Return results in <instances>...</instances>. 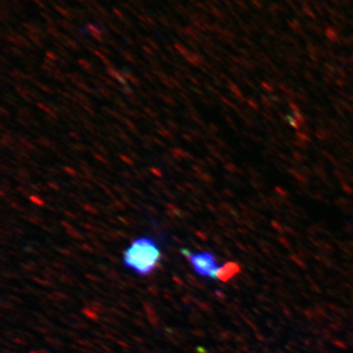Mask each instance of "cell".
<instances>
[{
	"label": "cell",
	"instance_id": "obj_1",
	"mask_svg": "<svg viewBox=\"0 0 353 353\" xmlns=\"http://www.w3.org/2000/svg\"><path fill=\"white\" fill-rule=\"evenodd\" d=\"M161 252L152 238L143 237L133 240L124 252V264L141 276H149L159 263Z\"/></svg>",
	"mask_w": 353,
	"mask_h": 353
},
{
	"label": "cell",
	"instance_id": "obj_2",
	"mask_svg": "<svg viewBox=\"0 0 353 353\" xmlns=\"http://www.w3.org/2000/svg\"><path fill=\"white\" fill-rule=\"evenodd\" d=\"M216 257L210 252H201V253L193 254L190 259V263L196 274L208 278H209L211 272L218 267L216 265Z\"/></svg>",
	"mask_w": 353,
	"mask_h": 353
},
{
	"label": "cell",
	"instance_id": "obj_3",
	"mask_svg": "<svg viewBox=\"0 0 353 353\" xmlns=\"http://www.w3.org/2000/svg\"><path fill=\"white\" fill-rule=\"evenodd\" d=\"M240 272V267L234 262H228L223 266L218 267L216 271V279L221 282H227L234 275Z\"/></svg>",
	"mask_w": 353,
	"mask_h": 353
},
{
	"label": "cell",
	"instance_id": "obj_4",
	"mask_svg": "<svg viewBox=\"0 0 353 353\" xmlns=\"http://www.w3.org/2000/svg\"><path fill=\"white\" fill-rule=\"evenodd\" d=\"M142 304H143L144 310H145L147 319H148V321H149V324L151 326H153V327H156V326H158V318L156 316L155 310H154V308L152 307V305L146 301H143Z\"/></svg>",
	"mask_w": 353,
	"mask_h": 353
},
{
	"label": "cell",
	"instance_id": "obj_5",
	"mask_svg": "<svg viewBox=\"0 0 353 353\" xmlns=\"http://www.w3.org/2000/svg\"><path fill=\"white\" fill-rule=\"evenodd\" d=\"M89 307L92 309V310H94L96 312L97 314H105L106 313V310L105 309H104V307H103V305H102V302H99V301H96V300H94V301H91L89 303Z\"/></svg>",
	"mask_w": 353,
	"mask_h": 353
},
{
	"label": "cell",
	"instance_id": "obj_6",
	"mask_svg": "<svg viewBox=\"0 0 353 353\" xmlns=\"http://www.w3.org/2000/svg\"><path fill=\"white\" fill-rule=\"evenodd\" d=\"M83 313L85 314L87 318L92 321H98V319H99L98 314H97L94 310H92L89 306H85V307L83 308Z\"/></svg>",
	"mask_w": 353,
	"mask_h": 353
},
{
	"label": "cell",
	"instance_id": "obj_7",
	"mask_svg": "<svg viewBox=\"0 0 353 353\" xmlns=\"http://www.w3.org/2000/svg\"><path fill=\"white\" fill-rule=\"evenodd\" d=\"M75 342H76V343H78L79 345H80V346H83V347L93 348V344H92L90 341L86 340V339H83V338H75Z\"/></svg>",
	"mask_w": 353,
	"mask_h": 353
},
{
	"label": "cell",
	"instance_id": "obj_8",
	"mask_svg": "<svg viewBox=\"0 0 353 353\" xmlns=\"http://www.w3.org/2000/svg\"><path fill=\"white\" fill-rule=\"evenodd\" d=\"M32 280L39 284L44 285V287H53V284L51 282V281H49V280H42V279H39L38 277H33Z\"/></svg>",
	"mask_w": 353,
	"mask_h": 353
},
{
	"label": "cell",
	"instance_id": "obj_9",
	"mask_svg": "<svg viewBox=\"0 0 353 353\" xmlns=\"http://www.w3.org/2000/svg\"><path fill=\"white\" fill-rule=\"evenodd\" d=\"M45 340H46L47 342H48V343L52 344V345H54V346H61V345H63L62 341H61V340H59V339L55 338L46 337V338H45Z\"/></svg>",
	"mask_w": 353,
	"mask_h": 353
},
{
	"label": "cell",
	"instance_id": "obj_10",
	"mask_svg": "<svg viewBox=\"0 0 353 353\" xmlns=\"http://www.w3.org/2000/svg\"><path fill=\"white\" fill-rule=\"evenodd\" d=\"M181 301H183L184 304L190 305L193 301H195V299H194L193 296H191L190 294H186V295H184L183 298H181Z\"/></svg>",
	"mask_w": 353,
	"mask_h": 353
},
{
	"label": "cell",
	"instance_id": "obj_11",
	"mask_svg": "<svg viewBox=\"0 0 353 353\" xmlns=\"http://www.w3.org/2000/svg\"><path fill=\"white\" fill-rule=\"evenodd\" d=\"M59 280L65 282V284H73V279L70 277L68 275H65V274H62L59 276Z\"/></svg>",
	"mask_w": 353,
	"mask_h": 353
},
{
	"label": "cell",
	"instance_id": "obj_12",
	"mask_svg": "<svg viewBox=\"0 0 353 353\" xmlns=\"http://www.w3.org/2000/svg\"><path fill=\"white\" fill-rule=\"evenodd\" d=\"M22 267L23 269H25L27 271H35L36 270V265L33 263V262H29V264H22Z\"/></svg>",
	"mask_w": 353,
	"mask_h": 353
},
{
	"label": "cell",
	"instance_id": "obj_13",
	"mask_svg": "<svg viewBox=\"0 0 353 353\" xmlns=\"http://www.w3.org/2000/svg\"><path fill=\"white\" fill-rule=\"evenodd\" d=\"M147 290H148L149 293L152 294L153 296H158V295H159V290H158V288L156 287H154V285H149V287H147Z\"/></svg>",
	"mask_w": 353,
	"mask_h": 353
},
{
	"label": "cell",
	"instance_id": "obj_14",
	"mask_svg": "<svg viewBox=\"0 0 353 353\" xmlns=\"http://www.w3.org/2000/svg\"><path fill=\"white\" fill-rule=\"evenodd\" d=\"M108 276H109L110 279H112V280H114V281H117V280H119V279H120V275H119V273H118V272H116L115 270H109V272H108Z\"/></svg>",
	"mask_w": 353,
	"mask_h": 353
},
{
	"label": "cell",
	"instance_id": "obj_15",
	"mask_svg": "<svg viewBox=\"0 0 353 353\" xmlns=\"http://www.w3.org/2000/svg\"><path fill=\"white\" fill-rule=\"evenodd\" d=\"M181 251V253L184 255V257H186V259L188 261H190V259H191V257H192V253H191V252L188 250V249H186V248H183V249H181L180 250Z\"/></svg>",
	"mask_w": 353,
	"mask_h": 353
},
{
	"label": "cell",
	"instance_id": "obj_16",
	"mask_svg": "<svg viewBox=\"0 0 353 353\" xmlns=\"http://www.w3.org/2000/svg\"><path fill=\"white\" fill-rule=\"evenodd\" d=\"M195 302V303L199 306L200 308H202L203 310H205V311H211V307L208 304H206V303H204V302H202V301H199V300H195L194 301Z\"/></svg>",
	"mask_w": 353,
	"mask_h": 353
},
{
	"label": "cell",
	"instance_id": "obj_17",
	"mask_svg": "<svg viewBox=\"0 0 353 353\" xmlns=\"http://www.w3.org/2000/svg\"><path fill=\"white\" fill-rule=\"evenodd\" d=\"M73 327H74V328H76V329H85L88 328V326H87L86 324H85V323H83V321H80V322H77L76 324H74V325H73Z\"/></svg>",
	"mask_w": 353,
	"mask_h": 353
},
{
	"label": "cell",
	"instance_id": "obj_18",
	"mask_svg": "<svg viewBox=\"0 0 353 353\" xmlns=\"http://www.w3.org/2000/svg\"><path fill=\"white\" fill-rule=\"evenodd\" d=\"M53 293L55 294V296L58 298V300H63V299H67L68 298V296H67V295L65 294V293H63V292H61V291H58V290H56V291H53Z\"/></svg>",
	"mask_w": 353,
	"mask_h": 353
},
{
	"label": "cell",
	"instance_id": "obj_19",
	"mask_svg": "<svg viewBox=\"0 0 353 353\" xmlns=\"http://www.w3.org/2000/svg\"><path fill=\"white\" fill-rule=\"evenodd\" d=\"M13 341L15 342L16 344H20V345H27L28 344V342H27L26 340H24L23 338H13Z\"/></svg>",
	"mask_w": 353,
	"mask_h": 353
},
{
	"label": "cell",
	"instance_id": "obj_20",
	"mask_svg": "<svg viewBox=\"0 0 353 353\" xmlns=\"http://www.w3.org/2000/svg\"><path fill=\"white\" fill-rule=\"evenodd\" d=\"M85 278L88 279L89 281L94 282H100V279H99V278H97L96 276L91 275V274H85Z\"/></svg>",
	"mask_w": 353,
	"mask_h": 353
},
{
	"label": "cell",
	"instance_id": "obj_21",
	"mask_svg": "<svg viewBox=\"0 0 353 353\" xmlns=\"http://www.w3.org/2000/svg\"><path fill=\"white\" fill-rule=\"evenodd\" d=\"M111 311H112L113 313L115 314V315H117V316H120V317H122V318H124V319H127V315L124 314L123 312H121V311H119V310H117L116 308H111Z\"/></svg>",
	"mask_w": 353,
	"mask_h": 353
},
{
	"label": "cell",
	"instance_id": "obj_22",
	"mask_svg": "<svg viewBox=\"0 0 353 353\" xmlns=\"http://www.w3.org/2000/svg\"><path fill=\"white\" fill-rule=\"evenodd\" d=\"M172 280L176 282L177 284H179V285H184V282H183V280H181V279L179 277V276H177V275H173V277H172Z\"/></svg>",
	"mask_w": 353,
	"mask_h": 353
},
{
	"label": "cell",
	"instance_id": "obj_23",
	"mask_svg": "<svg viewBox=\"0 0 353 353\" xmlns=\"http://www.w3.org/2000/svg\"><path fill=\"white\" fill-rule=\"evenodd\" d=\"M104 321H105L106 323H108V324L116 326V327H118V326H120L119 323H118V322L115 320V319H113V318H104Z\"/></svg>",
	"mask_w": 353,
	"mask_h": 353
},
{
	"label": "cell",
	"instance_id": "obj_24",
	"mask_svg": "<svg viewBox=\"0 0 353 353\" xmlns=\"http://www.w3.org/2000/svg\"><path fill=\"white\" fill-rule=\"evenodd\" d=\"M33 329H36V331H38L39 332H41V334H44V335L50 334V331L48 329H45V328H42V327H33Z\"/></svg>",
	"mask_w": 353,
	"mask_h": 353
},
{
	"label": "cell",
	"instance_id": "obj_25",
	"mask_svg": "<svg viewBox=\"0 0 353 353\" xmlns=\"http://www.w3.org/2000/svg\"><path fill=\"white\" fill-rule=\"evenodd\" d=\"M117 343L119 344V345H121L122 346L123 348H127V349H130V344L129 343H127V342H125V341H123V340H120V339H117Z\"/></svg>",
	"mask_w": 353,
	"mask_h": 353
},
{
	"label": "cell",
	"instance_id": "obj_26",
	"mask_svg": "<svg viewBox=\"0 0 353 353\" xmlns=\"http://www.w3.org/2000/svg\"><path fill=\"white\" fill-rule=\"evenodd\" d=\"M130 337H132V338L133 339L134 341L139 342V343H140V344H143V343H144V339H143L142 338L137 337V335H130Z\"/></svg>",
	"mask_w": 353,
	"mask_h": 353
},
{
	"label": "cell",
	"instance_id": "obj_27",
	"mask_svg": "<svg viewBox=\"0 0 353 353\" xmlns=\"http://www.w3.org/2000/svg\"><path fill=\"white\" fill-rule=\"evenodd\" d=\"M192 334L195 335H197V337H200V338L204 337V332H203L202 331H201V329H194V331L192 332Z\"/></svg>",
	"mask_w": 353,
	"mask_h": 353
},
{
	"label": "cell",
	"instance_id": "obj_28",
	"mask_svg": "<svg viewBox=\"0 0 353 353\" xmlns=\"http://www.w3.org/2000/svg\"><path fill=\"white\" fill-rule=\"evenodd\" d=\"M133 323H134V324H136V325H137V326H139V327H142V328H145V325H144V324H143V323H142V321H141V320H139V319H133Z\"/></svg>",
	"mask_w": 353,
	"mask_h": 353
},
{
	"label": "cell",
	"instance_id": "obj_29",
	"mask_svg": "<svg viewBox=\"0 0 353 353\" xmlns=\"http://www.w3.org/2000/svg\"><path fill=\"white\" fill-rule=\"evenodd\" d=\"M53 266H54V268H57V269H60V270H67V268L64 266V265H62V264H59V263H53Z\"/></svg>",
	"mask_w": 353,
	"mask_h": 353
},
{
	"label": "cell",
	"instance_id": "obj_30",
	"mask_svg": "<svg viewBox=\"0 0 353 353\" xmlns=\"http://www.w3.org/2000/svg\"><path fill=\"white\" fill-rule=\"evenodd\" d=\"M98 269H99V270L101 271V272H103V273H105V274L108 273V272H109L108 269H107L105 266H102V265H98Z\"/></svg>",
	"mask_w": 353,
	"mask_h": 353
},
{
	"label": "cell",
	"instance_id": "obj_31",
	"mask_svg": "<svg viewBox=\"0 0 353 353\" xmlns=\"http://www.w3.org/2000/svg\"><path fill=\"white\" fill-rule=\"evenodd\" d=\"M83 249H85V250H87L88 252H93V251H94L91 247L88 246V245L85 244V243H83Z\"/></svg>",
	"mask_w": 353,
	"mask_h": 353
},
{
	"label": "cell",
	"instance_id": "obj_32",
	"mask_svg": "<svg viewBox=\"0 0 353 353\" xmlns=\"http://www.w3.org/2000/svg\"><path fill=\"white\" fill-rule=\"evenodd\" d=\"M119 304L122 306L123 308H125V309H127V310H130V307L127 304H126V303H124V302H122V301H120L119 302Z\"/></svg>",
	"mask_w": 353,
	"mask_h": 353
},
{
	"label": "cell",
	"instance_id": "obj_33",
	"mask_svg": "<svg viewBox=\"0 0 353 353\" xmlns=\"http://www.w3.org/2000/svg\"><path fill=\"white\" fill-rule=\"evenodd\" d=\"M164 296L166 297L168 300H170V301H174V297L172 296V294H169V293H165L164 294Z\"/></svg>",
	"mask_w": 353,
	"mask_h": 353
},
{
	"label": "cell",
	"instance_id": "obj_34",
	"mask_svg": "<svg viewBox=\"0 0 353 353\" xmlns=\"http://www.w3.org/2000/svg\"><path fill=\"white\" fill-rule=\"evenodd\" d=\"M109 259H110V260H111V261H112V262H114V263H115V264H119V263H120V261H119V260H118V259H117L116 257H113V256H109Z\"/></svg>",
	"mask_w": 353,
	"mask_h": 353
},
{
	"label": "cell",
	"instance_id": "obj_35",
	"mask_svg": "<svg viewBox=\"0 0 353 353\" xmlns=\"http://www.w3.org/2000/svg\"><path fill=\"white\" fill-rule=\"evenodd\" d=\"M156 269L157 270H160V271H162V272H165L166 270H165V268L162 266V265H160V264H158L157 266H156Z\"/></svg>",
	"mask_w": 353,
	"mask_h": 353
},
{
	"label": "cell",
	"instance_id": "obj_36",
	"mask_svg": "<svg viewBox=\"0 0 353 353\" xmlns=\"http://www.w3.org/2000/svg\"><path fill=\"white\" fill-rule=\"evenodd\" d=\"M196 351H197V352H200V353H206V350H205V349H203L202 347H197V348H196Z\"/></svg>",
	"mask_w": 353,
	"mask_h": 353
},
{
	"label": "cell",
	"instance_id": "obj_37",
	"mask_svg": "<svg viewBox=\"0 0 353 353\" xmlns=\"http://www.w3.org/2000/svg\"><path fill=\"white\" fill-rule=\"evenodd\" d=\"M196 234H198V237H199L200 238H202V240H206V237H205V234L203 235L201 233H199V231H197Z\"/></svg>",
	"mask_w": 353,
	"mask_h": 353
},
{
	"label": "cell",
	"instance_id": "obj_38",
	"mask_svg": "<svg viewBox=\"0 0 353 353\" xmlns=\"http://www.w3.org/2000/svg\"><path fill=\"white\" fill-rule=\"evenodd\" d=\"M216 294L218 295V296H221L222 298H225V295H224L223 293H222L221 291H219V290H217V291H216Z\"/></svg>",
	"mask_w": 353,
	"mask_h": 353
},
{
	"label": "cell",
	"instance_id": "obj_39",
	"mask_svg": "<svg viewBox=\"0 0 353 353\" xmlns=\"http://www.w3.org/2000/svg\"><path fill=\"white\" fill-rule=\"evenodd\" d=\"M134 313H136V315L139 316V317H142V313L140 311H134Z\"/></svg>",
	"mask_w": 353,
	"mask_h": 353
},
{
	"label": "cell",
	"instance_id": "obj_40",
	"mask_svg": "<svg viewBox=\"0 0 353 353\" xmlns=\"http://www.w3.org/2000/svg\"><path fill=\"white\" fill-rule=\"evenodd\" d=\"M2 353H14V352H11V351H8V350H3Z\"/></svg>",
	"mask_w": 353,
	"mask_h": 353
},
{
	"label": "cell",
	"instance_id": "obj_41",
	"mask_svg": "<svg viewBox=\"0 0 353 353\" xmlns=\"http://www.w3.org/2000/svg\"><path fill=\"white\" fill-rule=\"evenodd\" d=\"M29 353H40L39 351H31Z\"/></svg>",
	"mask_w": 353,
	"mask_h": 353
}]
</instances>
